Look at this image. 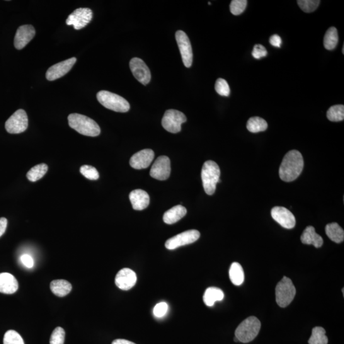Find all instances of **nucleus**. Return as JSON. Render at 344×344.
<instances>
[{
	"label": "nucleus",
	"instance_id": "43",
	"mask_svg": "<svg viewBox=\"0 0 344 344\" xmlns=\"http://www.w3.org/2000/svg\"><path fill=\"white\" fill-rule=\"evenodd\" d=\"M112 344H136L132 342V341L125 340V339H117V340H113Z\"/></svg>",
	"mask_w": 344,
	"mask_h": 344
},
{
	"label": "nucleus",
	"instance_id": "39",
	"mask_svg": "<svg viewBox=\"0 0 344 344\" xmlns=\"http://www.w3.org/2000/svg\"><path fill=\"white\" fill-rule=\"evenodd\" d=\"M267 50H266L263 45L257 44L254 45L252 55L256 60H260L261 58L266 57L267 55Z\"/></svg>",
	"mask_w": 344,
	"mask_h": 344
},
{
	"label": "nucleus",
	"instance_id": "6",
	"mask_svg": "<svg viewBox=\"0 0 344 344\" xmlns=\"http://www.w3.org/2000/svg\"><path fill=\"white\" fill-rule=\"evenodd\" d=\"M296 293L292 280L284 276L275 288V299L278 306L282 308L288 307L294 300Z\"/></svg>",
	"mask_w": 344,
	"mask_h": 344
},
{
	"label": "nucleus",
	"instance_id": "19",
	"mask_svg": "<svg viewBox=\"0 0 344 344\" xmlns=\"http://www.w3.org/2000/svg\"><path fill=\"white\" fill-rule=\"evenodd\" d=\"M130 200L133 209L142 210L148 207L150 198L148 193L142 190L132 191L130 194Z\"/></svg>",
	"mask_w": 344,
	"mask_h": 344
},
{
	"label": "nucleus",
	"instance_id": "14",
	"mask_svg": "<svg viewBox=\"0 0 344 344\" xmlns=\"http://www.w3.org/2000/svg\"><path fill=\"white\" fill-rule=\"evenodd\" d=\"M76 62V58H72L53 65L46 72V79L52 81L64 77L70 71Z\"/></svg>",
	"mask_w": 344,
	"mask_h": 344
},
{
	"label": "nucleus",
	"instance_id": "42",
	"mask_svg": "<svg viewBox=\"0 0 344 344\" xmlns=\"http://www.w3.org/2000/svg\"><path fill=\"white\" fill-rule=\"evenodd\" d=\"M7 224H8V221H7L6 218H0V237L3 236L6 232Z\"/></svg>",
	"mask_w": 344,
	"mask_h": 344
},
{
	"label": "nucleus",
	"instance_id": "11",
	"mask_svg": "<svg viewBox=\"0 0 344 344\" xmlns=\"http://www.w3.org/2000/svg\"><path fill=\"white\" fill-rule=\"evenodd\" d=\"M177 42L180 50L184 66L190 68L193 64V50L190 39L185 32L179 30L176 33Z\"/></svg>",
	"mask_w": 344,
	"mask_h": 344
},
{
	"label": "nucleus",
	"instance_id": "44",
	"mask_svg": "<svg viewBox=\"0 0 344 344\" xmlns=\"http://www.w3.org/2000/svg\"><path fill=\"white\" fill-rule=\"evenodd\" d=\"M234 341H236V342H237V341H239V340H238V339H237V338L236 337V336H235Z\"/></svg>",
	"mask_w": 344,
	"mask_h": 344
},
{
	"label": "nucleus",
	"instance_id": "20",
	"mask_svg": "<svg viewBox=\"0 0 344 344\" xmlns=\"http://www.w3.org/2000/svg\"><path fill=\"white\" fill-rule=\"evenodd\" d=\"M18 280L13 275L9 273H0V293L4 294H14L18 291Z\"/></svg>",
	"mask_w": 344,
	"mask_h": 344
},
{
	"label": "nucleus",
	"instance_id": "31",
	"mask_svg": "<svg viewBox=\"0 0 344 344\" xmlns=\"http://www.w3.org/2000/svg\"><path fill=\"white\" fill-rule=\"evenodd\" d=\"M327 118L332 122H339L344 119V106L335 105L331 106L326 113Z\"/></svg>",
	"mask_w": 344,
	"mask_h": 344
},
{
	"label": "nucleus",
	"instance_id": "36",
	"mask_svg": "<svg viewBox=\"0 0 344 344\" xmlns=\"http://www.w3.org/2000/svg\"><path fill=\"white\" fill-rule=\"evenodd\" d=\"M215 89L220 96H228L230 94V88L226 80L219 78L215 82Z\"/></svg>",
	"mask_w": 344,
	"mask_h": 344
},
{
	"label": "nucleus",
	"instance_id": "38",
	"mask_svg": "<svg viewBox=\"0 0 344 344\" xmlns=\"http://www.w3.org/2000/svg\"><path fill=\"white\" fill-rule=\"evenodd\" d=\"M168 304L165 302H161L157 304L156 306L154 307L153 313L155 316L160 318V317L165 316L167 312H168Z\"/></svg>",
	"mask_w": 344,
	"mask_h": 344
},
{
	"label": "nucleus",
	"instance_id": "30",
	"mask_svg": "<svg viewBox=\"0 0 344 344\" xmlns=\"http://www.w3.org/2000/svg\"><path fill=\"white\" fill-rule=\"evenodd\" d=\"M309 344H328V339L326 336V331L322 327L317 326L312 329Z\"/></svg>",
	"mask_w": 344,
	"mask_h": 344
},
{
	"label": "nucleus",
	"instance_id": "29",
	"mask_svg": "<svg viewBox=\"0 0 344 344\" xmlns=\"http://www.w3.org/2000/svg\"><path fill=\"white\" fill-rule=\"evenodd\" d=\"M48 170V166L45 163L37 164L31 168L27 173V179L31 182L40 180L45 175Z\"/></svg>",
	"mask_w": 344,
	"mask_h": 344
},
{
	"label": "nucleus",
	"instance_id": "1",
	"mask_svg": "<svg viewBox=\"0 0 344 344\" xmlns=\"http://www.w3.org/2000/svg\"><path fill=\"white\" fill-rule=\"evenodd\" d=\"M304 166L302 154L297 150H292L283 158L279 168L280 178L287 183L296 180L302 174Z\"/></svg>",
	"mask_w": 344,
	"mask_h": 344
},
{
	"label": "nucleus",
	"instance_id": "18",
	"mask_svg": "<svg viewBox=\"0 0 344 344\" xmlns=\"http://www.w3.org/2000/svg\"><path fill=\"white\" fill-rule=\"evenodd\" d=\"M154 157V152L151 149H144L131 157L130 164L132 168L137 169L148 168Z\"/></svg>",
	"mask_w": 344,
	"mask_h": 344
},
{
	"label": "nucleus",
	"instance_id": "4",
	"mask_svg": "<svg viewBox=\"0 0 344 344\" xmlns=\"http://www.w3.org/2000/svg\"><path fill=\"white\" fill-rule=\"evenodd\" d=\"M260 329V321L256 317L251 316L239 324L235 335L241 342L249 343L258 336Z\"/></svg>",
	"mask_w": 344,
	"mask_h": 344
},
{
	"label": "nucleus",
	"instance_id": "40",
	"mask_svg": "<svg viewBox=\"0 0 344 344\" xmlns=\"http://www.w3.org/2000/svg\"><path fill=\"white\" fill-rule=\"evenodd\" d=\"M21 261L22 263L28 268H33L34 266L33 259L32 257L28 255V254H24V255L21 256Z\"/></svg>",
	"mask_w": 344,
	"mask_h": 344
},
{
	"label": "nucleus",
	"instance_id": "35",
	"mask_svg": "<svg viewBox=\"0 0 344 344\" xmlns=\"http://www.w3.org/2000/svg\"><path fill=\"white\" fill-rule=\"evenodd\" d=\"M80 172L85 178L91 181L98 180L100 177L98 170L90 165L82 166L80 168Z\"/></svg>",
	"mask_w": 344,
	"mask_h": 344
},
{
	"label": "nucleus",
	"instance_id": "13",
	"mask_svg": "<svg viewBox=\"0 0 344 344\" xmlns=\"http://www.w3.org/2000/svg\"><path fill=\"white\" fill-rule=\"evenodd\" d=\"M130 67L133 76L140 83L147 85L151 79V72L144 61L134 58L130 61Z\"/></svg>",
	"mask_w": 344,
	"mask_h": 344
},
{
	"label": "nucleus",
	"instance_id": "17",
	"mask_svg": "<svg viewBox=\"0 0 344 344\" xmlns=\"http://www.w3.org/2000/svg\"><path fill=\"white\" fill-rule=\"evenodd\" d=\"M36 31L31 25H23L20 26L17 30L14 46L17 49L21 50L25 47L35 36Z\"/></svg>",
	"mask_w": 344,
	"mask_h": 344
},
{
	"label": "nucleus",
	"instance_id": "37",
	"mask_svg": "<svg viewBox=\"0 0 344 344\" xmlns=\"http://www.w3.org/2000/svg\"><path fill=\"white\" fill-rule=\"evenodd\" d=\"M65 331L61 327H57L53 331L50 338V344H64Z\"/></svg>",
	"mask_w": 344,
	"mask_h": 344
},
{
	"label": "nucleus",
	"instance_id": "33",
	"mask_svg": "<svg viewBox=\"0 0 344 344\" xmlns=\"http://www.w3.org/2000/svg\"><path fill=\"white\" fill-rule=\"evenodd\" d=\"M4 344H24L23 338L14 330L7 331L5 334Z\"/></svg>",
	"mask_w": 344,
	"mask_h": 344
},
{
	"label": "nucleus",
	"instance_id": "5",
	"mask_svg": "<svg viewBox=\"0 0 344 344\" xmlns=\"http://www.w3.org/2000/svg\"><path fill=\"white\" fill-rule=\"evenodd\" d=\"M97 100L109 110L117 112H127L130 110L129 102L122 96L107 91H101L97 93Z\"/></svg>",
	"mask_w": 344,
	"mask_h": 344
},
{
	"label": "nucleus",
	"instance_id": "8",
	"mask_svg": "<svg viewBox=\"0 0 344 344\" xmlns=\"http://www.w3.org/2000/svg\"><path fill=\"white\" fill-rule=\"evenodd\" d=\"M28 127L27 113L23 109L17 110L6 123L7 132L11 134H19L25 132Z\"/></svg>",
	"mask_w": 344,
	"mask_h": 344
},
{
	"label": "nucleus",
	"instance_id": "16",
	"mask_svg": "<svg viewBox=\"0 0 344 344\" xmlns=\"http://www.w3.org/2000/svg\"><path fill=\"white\" fill-rule=\"evenodd\" d=\"M137 281V274L130 268H123L116 275V285L121 290L128 291L134 286Z\"/></svg>",
	"mask_w": 344,
	"mask_h": 344
},
{
	"label": "nucleus",
	"instance_id": "2",
	"mask_svg": "<svg viewBox=\"0 0 344 344\" xmlns=\"http://www.w3.org/2000/svg\"><path fill=\"white\" fill-rule=\"evenodd\" d=\"M70 128L84 136L97 137L100 134L99 125L92 119L79 113H71L68 117Z\"/></svg>",
	"mask_w": 344,
	"mask_h": 344
},
{
	"label": "nucleus",
	"instance_id": "7",
	"mask_svg": "<svg viewBox=\"0 0 344 344\" xmlns=\"http://www.w3.org/2000/svg\"><path fill=\"white\" fill-rule=\"evenodd\" d=\"M187 121L186 116L180 111L169 109L162 119V126L167 132L177 133L181 132V126Z\"/></svg>",
	"mask_w": 344,
	"mask_h": 344
},
{
	"label": "nucleus",
	"instance_id": "27",
	"mask_svg": "<svg viewBox=\"0 0 344 344\" xmlns=\"http://www.w3.org/2000/svg\"><path fill=\"white\" fill-rule=\"evenodd\" d=\"M338 42V31L335 27H331L327 30L324 37V46L327 50L335 48Z\"/></svg>",
	"mask_w": 344,
	"mask_h": 344
},
{
	"label": "nucleus",
	"instance_id": "24",
	"mask_svg": "<svg viewBox=\"0 0 344 344\" xmlns=\"http://www.w3.org/2000/svg\"><path fill=\"white\" fill-rule=\"evenodd\" d=\"M50 290L55 296L64 297L69 294L72 289V284L66 280H54L50 282Z\"/></svg>",
	"mask_w": 344,
	"mask_h": 344
},
{
	"label": "nucleus",
	"instance_id": "23",
	"mask_svg": "<svg viewBox=\"0 0 344 344\" xmlns=\"http://www.w3.org/2000/svg\"><path fill=\"white\" fill-rule=\"evenodd\" d=\"M223 292L219 288L210 287L206 290L203 295V302L208 307H212L216 302L222 301L224 299Z\"/></svg>",
	"mask_w": 344,
	"mask_h": 344
},
{
	"label": "nucleus",
	"instance_id": "25",
	"mask_svg": "<svg viewBox=\"0 0 344 344\" xmlns=\"http://www.w3.org/2000/svg\"><path fill=\"white\" fill-rule=\"evenodd\" d=\"M325 232L329 239L336 244H340L344 240L343 230L336 222L326 225Z\"/></svg>",
	"mask_w": 344,
	"mask_h": 344
},
{
	"label": "nucleus",
	"instance_id": "15",
	"mask_svg": "<svg viewBox=\"0 0 344 344\" xmlns=\"http://www.w3.org/2000/svg\"><path fill=\"white\" fill-rule=\"evenodd\" d=\"M273 219L285 229H292L296 225V219L290 210L283 207H273L271 211Z\"/></svg>",
	"mask_w": 344,
	"mask_h": 344
},
{
	"label": "nucleus",
	"instance_id": "45",
	"mask_svg": "<svg viewBox=\"0 0 344 344\" xmlns=\"http://www.w3.org/2000/svg\"><path fill=\"white\" fill-rule=\"evenodd\" d=\"M342 53H343V54H344V46H343V48H342Z\"/></svg>",
	"mask_w": 344,
	"mask_h": 344
},
{
	"label": "nucleus",
	"instance_id": "12",
	"mask_svg": "<svg viewBox=\"0 0 344 344\" xmlns=\"http://www.w3.org/2000/svg\"><path fill=\"white\" fill-rule=\"evenodd\" d=\"M171 173L170 160L166 156L157 157L152 164L150 175L152 178L159 181H165L169 178Z\"/></svg>",
	"mask_w": 344,
	"mask_h": 344
},
{
	"label": "nucleus",
	"instance_id": "22",
	"mask_svg": "<svg viewBox=\"0 0 344 344\" xmlns=\"http://www.w3.org/2000/svg\"><path fill=\"white\" fill-rule=\"evenodd\" d=\"M187 214V210L182 205H177L164 213L163 220L166 224H172L178 222Z\"/></svg>",
	"mask_w": 344,
	"mask_h": 344
},
{
	"label": "nucleus",
	"instance_id": "41",
	"mask_svg": "<svg viewBox=\"0 0 344 344\" xmlns=\"http://www.w3.org/2000/svg\"><path fill=\"white\" fill-rule=\"evenodd\" d=\"M270 44L273 45V47L280 48L281 47V44H282V39L278 35H273L270 38Z\"/></svg>",
	"mask_w": 344,
	"mask_h": 344
},
{
	"label": "nucleus",
	"instance_id": "21",
	"mask_svg": "<svg viewBox=\"0 0 344 344\" xmlns=\"http://www.w3.org/2000/svg\"><path fill=\"white\" fill-rule=\"evenodd\" d=\"M303 244L313 245L315 248H321L323 244V239L317 234L313 226H307L300 237Z\"/></svg>",
	"mask_w": 344,
	"mask_h": 344
},
{
	"label": "nucleus",
	"instance_id": "34",
	"mask_svg": "<svg viewBox=\"0 0 344 344\" xmlns=\"http://www.w3.org/2000/svg\"><path fill=\"white\" fill-rule=\"evenodd\" d=\"M248 1L246 0H233L230 4V11L235 16H239L243 13L246 9Z\"/></svg>",
	"mask_w": 344,
	"mask_h": 344
},
{
	"label": "nucleus",
	"instance_id": "10",
	"mask_svg": "<svg viewBox=\"0 0 344 344\" xmlns=\"http://www.w3.org/2000/svg\"><path fill=\"white\" fill-rule=\"evenodd\" d=\"M93 18V12L88 8H79L68 17L67 25L74 26L76 30H81L90 23Z\"/></svg>",
	"mask_w": 344,
	"mask_h": 344
},
{
	"label": "nucleus",
	"instance_id": "28",
	"mask_svg": "<svg viewBox=\"0 0 344 344\" xmlns=\"http://www.w3.org/2000/svg\"><path fill=\"white\" fill-rule=\"evenodd\" d=\"M247 128L251 133L264 132L268 128V124L265 120L260 117H253L248 121Z\"/></svg>",
	"mask_w": 344,
	"mask_h": 344
},
{
	"label": "nucleus",
	"instance_id": "26",
	"mask_svg": "<svg viewBox=\"0 0 344 344\" xmlns=\"http://www.w3.org/2000/svg\"><path fill=\"white\" fill-rule=\"evenodd\" d=\"M229 277L233 284L241 285L244 281V272L241 264L234 262L232 264L229 270Z\"/></svg>",
	"mask_w": 344,
	"mask_h": 344
},
{
	"label": "nucleus",
	"instance_id": "32",
	"mask_svg": "<svg viewBox=\"0 0 344 344\" xmlns=\"http://www.w3.org/2000/svg\"><path fill=\"white\" fill-rule=\"evenodd\" d=\"M319 0H299L297 1L300 8L306 13H311L317 8L320 4Z\"/></svg>",
	"mask_w": 344,
	"mask_h": 344
},
{
	"label": "nucleus",
	"instance_id": "9",
	"mask_svg": "<svg viewBox=\"0 0 344 344\" xmlns=\"http://www.w3.org/2000/svg\"><path fill=\"white\" fill-rule=\"evenodd\" d=\"M200 237V233L196 230H190L171 237L166 242L165 247L169 250H174L186 245L191 244L197 241Z\"/></svg>",
	"mask_w": 344,
	"mask_h": 344
},
{
	"label": "nucleus",
	"instance_id": "3",
	"mask_svg": "<svg viewBox=\"0 0 344 344\" xmlns=\"http://www.w3.org/2000/svg\"><path fill=\"white\" fill-rule=\"evenodd\" d=\"M220 171L219 166L215 162L209 160L205 162L202 169V179L203 188L208 195L214 194L219 179Z\"/></svg>",
	"mask_w": 344,
	"mask_h": 344
}]
</instances>
